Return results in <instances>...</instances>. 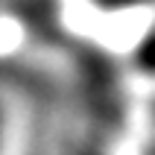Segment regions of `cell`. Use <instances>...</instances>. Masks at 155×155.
<instances>
[{
    "label": "cell",
    "mask_w": 155,
    "mask_h": 155,
    "mask_svg": "<svg viewBox=\"0 0 155 155\" xmlns=\"http://www.w3.org/2000/svg\"><path fill=\"white\" fill-rule=\"evenodd\" d=\"M138 61H140L147 70H152V73H155V32L149 35L143 44H140V50H138Z\"/></svg>",
    "instance_id": "6da1fadb"
}]
</instances>
